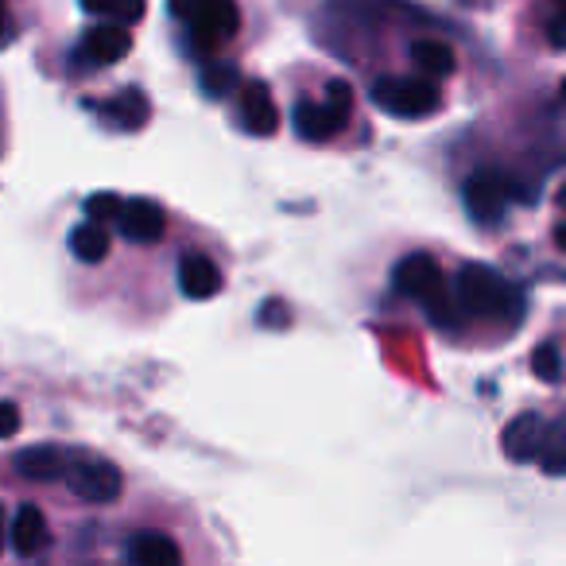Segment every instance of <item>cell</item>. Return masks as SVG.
Returning <instances> with one entry per match:
<instances>
[{"label":"cell","instance_id":"31","mask_svg":"<svg viewBox=\"0 0 566 566\" xmlns=\"http://www.w3.org/2000/svg\"><path fill=\"white\" fill-rule=\"evenodd\" d=\"M551 9H566V0H547Z\"/></svg>","mask_w":566,"mask_h":566},{"label":"cell","instance_id":"12","mask_svg":"<svg viewBox=\"0 0 566 566\" xmlns=\"http://www.w3.org/2000/svg\"><path fill=\"white\" fill-rule=\"evenodd\" d=\"M9 539L24 558L40 555V551L48 547V516H43L40 504H20L17 520H12V527H9Z\"/></svg>","mask_w":566,"mask_h":566},{"label":"cell","instance_id":"28","mask_svg":"<svg viewBox=\"0 0 566 566\" xmlns=\"http://www.w3.org/2000/svg\"><path fill=\"white\" fill-rule=\"evenodd\" d=\"M555 244H558V252L566 256V221H558V226H555Z\"/></svg>","mask_w":566,"mask_h":566},{"label":"cell","instance_id":"32","mask_svg":"<svg viewBox=\"0 0 566 566\" xmlns=\"http://www.w3.org/2000/svg\"><path fill=\"white\" fill-rule=\"evenodd\" d=\"M558 202H563V206H566V187H563V190H558Z\"/></svg>","mask_w":566,"mask_h":566},{"label":"cell","instance_id":"22","mask_svg":"<svg viewBox=\"0 0 566 566\" xmlns=\"http://www.w3.org/2000/svg\"><path fill=\"white\" fill-rule=\"evenodd\" d=\"M532 369H535V377L547 380V385H555V380H563V354H558L555 342H543V346L535 349Z\"/></svg>","mask_w":566,"mask_h":566},{"label":"cell","instance_id":"14","mask_svg":"<svg viewBox=\"0 0 566 566\" xmlns=\"http://www.w3.org/2000/svg\"><path fill=\"white\" fill-rule=\"evenodd\" d=\"M128 558H133V566H182L179 543L164 532L133 535V543H128Z\"/></svg>","mask_w":566,"mask_h":566},{"label":"cell","instance_id":"9","mask_svg":"<svg viewBox=\"0 0 566 566\" xmlns=\"http://www.w3.org/2000/svg\"><path fill=\"white\" fill-rule=\"evenodd\" d=\"M117 226H120V233H125L128 241L156 244L159 237H164V229H167V218H164V210L151 202V198H128V202L120 206V213H117Z\"/></svg>","mask_w":566,"mask_h":566},{"label":"cell","instance_id":"20","mask_svg":"<svg viewBox=\"0 0 566 566\" xmlns=\"http://www.w3.org/2000/svg\"><path fill=\"white\" fill-rule=\"evenodd\" d=\"M82 9H86L90 17H105V20H113V24L128 28L144 17L148 0H82Z\"/></svg>","mask_w":566,"mask_h":566},{"label":"cell","instance_id":"11","mask_svg":"<svg viewBox=\"0 0 566 566\" xmlns=\"http://www.w3.org/2000/svg\"><path fill=\"white\" fill-rule=\"evenodd\" d=\"M179 287L187 300H213L221 292V268L202 252H187L179 260Z\"/></svg>","mask_w":566,"mask_h":566},{"label":"cell","instance_id":"13","mask_svg":"<svg viewBox=\"0 0 566 566\" xmlns=\"http://www.w3.org/2000/svg\"><path fill=\"white\" fill-rule=\"evenodd\" d=\"M17 473L35 485H48V481L66 478V454L59 447H28L17 454Z\"/></svg>","mask_w":566,"mask_h":566},{"label":"cell","instance_id":"10","mask_svg":"<svg viewBox=\"0 0 566 566\" xmlns=\"http://www.w3.org/2000/svg\"><path fill=\"white\" fill-rule=\"evenodd\" d=\"M543 431H547V423H543L535 411H524V416H516L509 427H504V434H501L504 458H512V462H532V458H539Z\"/></svg>","mask_w":566,"mask_h":566},{"label":"cell","instance_id":"16","mask_svg":"<svg viewBox=\"0 0 566 566\" xmlns=\"http://www.w3.org/2000/svg\"><path fill=\"white\" fill-rule=\"evenodd\" d=\"M148 113H151V105L140 90H120L113 102L102 105V117L109 120L113 128H120V133H136V128H144Z\"/></svg>","mask_w":566,"mask_h":566},{"label":"cell","instance_id":"8","mask_svg":"<svg viewBox=\"0 0 566 566\" xmlns=\"http://www.w3.org/2000/svg\"><path fill=\"white\" fill-rule=\"evenodd\" d=\"M237 109H241V125L252 136H272L280 128V109L272 102V90L264 82H241L237 90Z\"/></svg>","mask_w":566,"mask_h":566},{"label":"cell","instance_id":"4","mask_svg":"<svg viewBox=\"0 0 566 566\" xmlns=\"http://www.w3.org/2000/svg\"><path fill=\"white\" fill-rule=\"evenodd\" d=\"M396 287L427 311L431 303H439L442 295H447V275H442V268L434 256L411 252V256H403L400 268H396Z\"/></svg>","mask_w":566,"mask_h":566},{"label":"cell","instance_id":"29","mask_svg":"<svg viewBox=\"0 0 566 566\" xmlns=\"http://www.w3.org/2000/svg\"><path fill=\"white\" fill-rule=\"evenodd\" d=\"M4 543H9V516L0 509V551H4Z\"/></svg>","mask_w":566,"mask_h":566},{"label":"cell","instance_id":"3","mask_svg":"<svg viewBox=\"0 0 566 566\" xmlns=\"http://www.w3.org/2000/svg\"><path fill=\"white\" fill-rule=\"evenodd\" d=\"M66 485L78 501L86 504H113L125 489V478L113 462L105 458H66Z\"/></svg>","mask_w":566,"mask_h":566},{"label":"cell","instance_id":"5","mask_svg":"<svg viewBox=\"0 0 566 566\" xmlns=\"http://www.w3.org/2000/svg\"><path fill=\"white\" fill-rule=\"evenodd\" d=\"M465 210H470V218L478 221H501L504 206H509V179H504L501 171H493V167H485V171H473L470 179H465Z\"/></svg>","mask_w":566,"mask_h":566},{"label":"cell","instance_id":"6","mask_svg":"<svg viewBox=\"0 0 566 566\" xmlns=\"http://www.w3.org/2000/svg\"><path fill=\"white\" fill-rule=\"evenodd\" d=\"M133 51V32H128L125 24H102V28H90L86 35H82L78 51H74V59H78L82 66H113L120 63V59Z\"/></svg>","mask_w":566,"mask_h":566},{"label":"cell","instance_id":"27","mask_svg":"<svg viewBox=\"0 0 566 566\" xmlns=\"http://www.w3.org/2000/svg\"><path fill=\"white\" fill-rule=\"evenodd\" d=\"M20 408L12 400H0V439H12V434L20 431Z\"/></svg>","mask_w":566,"mask_h":566},{"label":"cell","instance_id":"24","mask_svg":"<svg viewBox=\"0 0 566 566\" xmlns=\"http://www.w3.org/2000/svg\"><path fill=\"white\" fill-rule=\"evenodd\" d=\"M221 0H171V17L182 20V24H195V20H202L210 9H218Z\"/></svg>","mask_w":566,"mask_h":566},{"label":"cell","instance_id":"7","mask_svg":"<svg viewBox=\"0 0 566 566\" xmlns=\"http://www.w3.org/2000/svg\"><path fill=\"white\" fill-rule=\"evenodd\" d=\"M237 28H241V9H237V0H221L218 9H210L202 20L187 24L190 43H195L202 55H213L226 40H233Z\"/></svg>","mask_w":566,"mask_h":566},{"label":"cell","instance_id":"21","mask_svg":"<svg viewBox=\"0 0 566 566\" xmlns=\"http://www.w3.org/2000/svg\"><path fill=\"white\" fill-rule=\"evenodd\" d=\"M241 86V71L233 63H206L202 66V90L206 97H229Z\"/></svg>","mask_w":566,"mask_h":566},{"label":"cell","instance_id":"1","mask_svg":"<svg viewBox=\"0 0 566 566\" xmlns=\"http://www.w3.org/2000/svg\"><path fill=\"white\" fill-rule=\"evenodd\" d=\"M454 300L465 315L504 318V323L520 318V311H524V295L489 264H462L454 280Z\"/></svg>","mask_w":566,"mask_h":566},{"label":"cell","instance_id":"2","mask_svg":"<svg viewBox=\"0 0 566 566\" xmlns=\"http://www.w3.org/2000/svg\"><path fill=\"white\" fill-rule=\"evenodd\" d=\"M369 97L377 109L392 113V117H403V120L431 117V113L442 109V90H439V82H431V78H377Z\"/></svg>","mask_w":566,"mask_h":566},{"label":"cell","instance_id":"25","mask_svg":"<svg viewBox=\"0 0 566 566\" xmlns=\"http://www.w3.org/2000/svg\"><path fill=\"white\" fill-rule=\"evenodd\" d=\"M543 35L555 51H566V9H547V20H543Z\"/></svg>","mask_w":566,"mask_h":566},{"label":"cell","instance_id":"33","mask_svg":"<svg viewBox=\"0 0 566 566\" xmlns=\"http://www.w3.org/2000/svg\"><path fill=\"white\" fill-rule=\"evenodd\" d=\"M563 97H566V78H563Z\"/></svg>","mask_w":566,"mask_h":566},{"label":"cell","instance_id":"18","mask_svg":"<svg viewBox=\"0 0 566 566\" xmlns=\"http://www.w3.org/2000/svg\"><path fill=\"white\" fill-rule=\"evenodd\" d=\"M113 249V237L102 221H82L78 229H71V252L86 264H102Z\"/></svg>","mask_w":566,"mask_h":566},{"label":"cell","instance_id":"30","mask_svg":"<svg viewBox=\"0 0 566 566\" xmlns=\"http://www.w3.org/2000/svg\"><path fill=\"white\" fill-rule=\"evenodd\" d=\"M4 28H9V9H4V0H0V35H4Z\"/></svg>","mask_w":566,"mask_h":566},{"label":"cell","instance_id":"26","mask_svg":"<svg viewBox=\"0 0 566 566\" xmlns=\"http://www.w3.org/2000/svg\"><path fill=\"white\" fill-rule=\"evenodd\" d=\"M326 105H331L342 120H349V113H354V90H349L346 82H331V86H326Z\"/></svg>","mask_w":566,"mask_h":566},{"label":"cell","instance_id":"19","mask_svg":"<svg viewBox=\"0 0 566 566\" xmlns=\"http://www.w3.org/2000/svg\"><path fill=\"white\" fill-rule=\"evenodd\" d=\"M535 462H539L543 473H551V478H566V423L563 419H558V423H547Z\"/></svg>","mask_w":566,"mask_h":566},{"label":"cell","instance_id":"17","mask_svg":"<svg viewBox=\"0 0 566 566\" xmlns=\"http://www.w3.org/2000/svg\"><path fill=\"white\" fill-rule=\"evenodd\" d=\"M411 63H416V71L423 74V78L439 82V78H447V74H454L458 59H454V51H450V43L416 40L411 43Z\"/></svg>","mask_w":566,"mask_h":566},{"label":"cell","instance_id":"15","mask_svg":"<svg viewBox=\"0 0 566 566\" xmlns=\"http://www.w3.org/2000/svg\"><path fill=\"white\" fill-rule=\"evenodd\" d=\"M342 128H346V120H342L326 102H300L295 105V133H300L303 140H315V144L331 140V136H338Z\"/></svg>","mask_w":566,"mask_h":566},{"label":"cell","instance_id":"23","mask_svg":"<svg viewBox=\"0 0 566 566\" xmlns=\"http://www.w3.org/2000/svg\"><path fill=\"white\" fill-rule=\"evenodd\" d=\"M120 206H125V202H120L117 195L102 190V195H90V198H86V218H90V221H102V226H105V221H117Z\"/></svg>","mask_w":566,"mask_h":566}]
</instances>
